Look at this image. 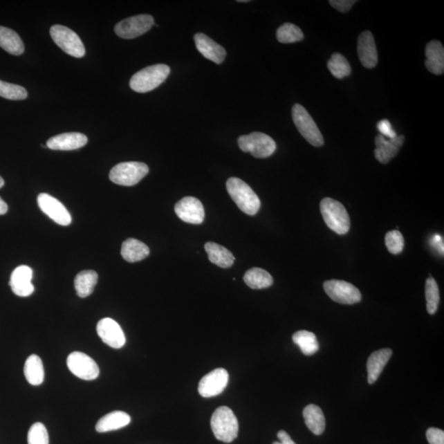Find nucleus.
I'll return each mask as SVG.
<instances>
[{
	"instance_id": "nucleus-27",
	"label": "nucleus",
	"mask_w": 444,
	"mask_h": 444,
	"mask_svg": "<svg viewBox=\"0 0 444 444\" xmlns=\"http://www.w3.org/2000/svg\"><path fill=\"white\" fill-rule=\"evenodd\" d=\"M304 421L308 429L316 435L324 432L326 427L325 417L323 411L316 405H308L303 411Z\"/></svg>"
},
{
	"instance_id": "nucleus-38",
	"label": "nucleus",
	"mask_w": 444,
	"mask_h": 444,
	"mask_svg": "<svg viewBox=\"0 0 444 444\" xmlns=\"http://www.w3.org/2000/svg\"><path fill=\"white\" fill-rule=\"evenodd\" d=\"M426 438L429 444H444V432L441 429L429 428L426 432Z\"/></svg>"
},
{
	"instance_id": "nucleus-12",
	"label": "nucleus",
	"mask_w": 444,
	"mask_h": 444,
	"mask_svg": "<svg viewBox=\"0 0 444 444\" xmlns=\"http://www.w3.org/2000/svg\"><path fill=\"white\" fill-rule=\"evenodd\" d=\"M228 382V372L225 369H216L200 380L198 393L203 398L215 397L225 390Z\"/></svg>"
},
{
	"instance_id": "nucleus-4",
	"label": "nucleus",
	"mask_w": 444,
	"mask_h": 444,
	"mask_svg": "<svg viewBox=\"0 0 444 444\" xmlns=\"http://www.w3.org/2000/svg\"><path fill=\"white\" fill-rule=\"evenodd\" d=\"M322 216L329 228L338 234L349 232L351 221L346 209L340 202L325 198L320 203Z\"/></svg>"
},
{
	"instance_id": "nucleus-7",
	"label": "nucleus",
	"mask_w": 444,
	"mask_h": 444,
	"mask_svg": "<svg viewBox=\"0 0 444 444\" xmlns=\"http://www.w3.org/2000/svg\"><path fill=\"white\" fill-rule=\"evenodd\" d=\"M149 168L142 163L129 162L116 165L111 169L110 180L116 185L133 186L145 178Z\"/></svg>"
},
{
	"instance_id": "nucleus-16",
	"label": "nucleus",
	"mask_w": 444,
	"mask_h": 444,
	"mask_svg": "<svg viewBox=\"0 0 444 444\" xmlns=\"http://www.w3.org/2000/svg\"><path fill=\"white\" fill-rule=\"evenodd\" d=\"M33 269L26 265L15 268L12 272L10 286L12 293L21 297H27L34 293L35 287L33 285Z\"/></svg>"
},
{
	"instance_id": "nucleus-10",
	"label": "nucleus",
	"mask_w": 444,
	"mask_h": 444,
	"mask_svg": "<svg viewBox=\"0 0 444 444\" xmlns=\"http://www.w3.org/2000/svg\"><path fill=\"white\" fill-rule=\"evenodd\" d=\"M326 295L335 302L342 304H354L361 300L360 291L349 282L331 280L324 284Z\"/></svg>"
},
{
	"instance_id": "nucleus-1",
	"label": "nucleus",
	"mask_w": 444,
	"mask_h": 444,
	"mask_svg": "<svg viewBox=\"0 0 444 444\" xmlns=\"http://www.w3.org/2000/svg\"><path fill=\"white\" fill-rule=\"evenodd\" d=\"M226 189L230 198L243 212L250 216L257 214L261 207L260 199L249 185L241 178L232 177L226 182Z\"/></svg>"
},
{
	"instance_id": "nucleus-34",
	"label": "nucleus",
	"mask_w": 444,
	"mask_h": 444,
	"mask_svg": "<svg viewBox=\"0 0 444 444\" xmlns=\"http://www.w3.org/2000/svg\"><path fill=\"white\" fill-rule=\"evenodd\" d=\"M425 297H426V308L429 315H434L436 313L441 300V295H439V289L436 281L432 277L428 278L426 280L425 284Z\"/></svg>"
},
{
	"instance_id": "nucleus-36",
	"label": "nucleus",
	"mask_w": 444,
	"mask_h": 444,
	"mask_svg": "<svg viewBox=\"0 0 444 444\" xmlns=\"http://www.w3.org/2000/svg\"><path fill=\"white\" fill-rule=\"evenodd\" d=\"M28 444H49V434L46 426L40 422L30 428L28 435Z\"/></svg>"
},
{
	"instance_id": "nucleus-24",
	"label": "nucleus",
	"mask_w": 444,
	"mask_h": 444,
	"mask_svg": "<svg viewBox=\"0 0 444 444\" xmlns=\"http://www.w3.org/2000/svg\"><path fill=\"white\" fill-rule=\"evenodd\" d=\"M131 421L127 413L124 411H113L103 416L95 425V430L98 433L110 432V431L120 429L125 427Z\"/></svg>"
},
{
	"instance_id": "nucleus-22",
	"label": "nucleus",
	"mask_w": 444,
	"mask_h": 444,
	"mask_svg": "<svg viewBox=\"0 0 444 444\" xmlns=\"http://www.w3.org/2000/svg\"><path fill=\"white\" fill-rule=\"evenodd\" d=\"M393 355V351L389 348L374 351L369 357L367 362L368 382L369 384L373 385L380 376V374Z\"/></svg>"
},
{
	"instance_id": "nucleus-3",
	"label": "nucleus",
	"mask_w": 444,
	"mask_h": 444,
	"mask_svg": "<svg viewBox=\"0 0 444 444\" xmlns=\"http://www.w3.org/2000/svg\"><path fill=\"white\" fill-rule=\"evenodd\" d=\"M211 427L214 436L220 441L232 443L238 436L237 418L228 407H220L213 413Z\"/></svg>"
},
{
	"instance_id": "nucleus-21",
	"label": "nucleus",
	"mask_w": 444,
	"mask_h": 444,
	"mask_svg": "<svg viewBox=\"0 0 444 444\" xmlns=\"http://www.w3.org/2000/svg\"><path fill=\"white\" fill-rule=\"evenodd\" d=\"M425 66L430 73L441 75L444 72V49L442 43L432 41L425 48Z\"/></svg>"
},
{
	"instance_id": "nucleus-13",
	"label": "nucleus",
	"mask_w": 444,
	"mask_h": 444,
	"mask_svg": "<svg viewBox=\"0 0 444 444\" xmlns=\"http://www.w3.org/2000/svg\"><path fill=\"white\" fill-rule=\"evenodd\" d=\"M37 203L41 210L56 223L64 226L71 224V213L58 199L50 194H40L38 195Z\"/></svg>"
},
{
	"instance_id": "nucleus-18",
	"label": "nucleus",
	"mask_w": 444,
	"mask_h": 444,
	"mask_svg": "<svg viewBox=\"0 0 444 444\" xmlns=\"http://www.w3.org/2000/svg\"><path fill=\"white\" fill-rule=\"evenodd\" d=\"M88 141V137L84 133H61L50 138L46 147L51 150L71 151L84 147Z\"/></svg>"
},
{
	"instance_id": "nucleus-35",
	"label": "nucleus",
	"mask_w": 444,
	"mask_h": 444,
	"mask_svg": "<svg viewBox=\"0 0 444 444\" xmlns=\"http://www.w3.org/2000/svg\"><path fill=\"white\" fill-rule=\"evenodd\" d=\"M0 97L20 101L28 98V91L23 86L0 80Z\"/></svg>"
},
{
	"instance_id": "nucleus-33",
	"label": "nucleus",
	"mask_w": 444,
	"mask_h": 444,
	"mask_svg": "<svg viewBox=\"0 0 444 444\" xmlns=\"http://www.w3.org/2000/svg\"><path fill=\"white\" fill-rule=\"evenodd\" d=\"M277 38L278 41L283 43V44H290V43L302 41L304 33L297 26L293 24H285L277 29Z\"/></svg>"
},
{
	"instance_id": "nucleus-40",
	"label": "nucleus",
	"mask_w": 444,
	"mask_h": 444,
	"mask_svg": "<svg viewBox=\"0 0 444 444\" xmlns=\"http://www.w3.org/2000/svg\"><path fill=\"white\" fill-rule=\"evenodd\" d=\"M355 3V1H354V0H331V1H329L331 6L341 12L350 11Z\"/></svg>"
},
{
	"instance_id": "nucleus-11",
	"label": "nucleus",
	"mask_w": 444,
	"mask_h": 444,
	"mask_svg": "<svg viewBox=\"0 0 444 444\" xmlns=\"http://www.w3.org/2000/svg\"><path fill=\"white\" fill-rule=\"evenodd\" d=\"M68 368L77 378L94 380L99 376L100 369L95 361L82 352H73L68 356Z\"/></svg>"
},
{
	"instance_id": "nucleus-9",
	"label": "nucleus",
	"mask_w": 444,
	"mask_h": 444,
	"mask_svg": "<svg viewBox=\"0 0 444 444\" xmlns=\"http://www.w3.org/2000/svg\"><path fill=\"white\" fill-rule=\"evenodd\" d=\"M154 19L151 15H142L129 17L115 26L117 36L124 39H133L142 36L154 26Z\"/></svg>"
},
{
	"instance_id": "nucleus-30",
	"label": "nucleus",
	"mask_w": 444,
	"mask_h": 444,
	"mask_svg": "<svg viewBox=\"0 0 444 444\" xmlns=\"http://www.w3.org/2000/svg\"><path fill=\"white\" fill-rule=\"evenodd\" d=\"M243 281L251 289L260 290L268 288L273 284V278L266 270L252 268L243 276Z\"/></svg>"
},
{
	"instance_id": "nucleus-23",
	"label": "nucleus",
	"mask_w": 444,
	"mask_h": 444,
	"mask_svg": "<svg viewBox=\"0 0 444 444\" xmlns=\"http://www.w3.org/2000/svg\"><path fill=\"white\" fill-rule=\"evenodd\" d=\"M150 254L149 248L136 239H126L121 247V255L129 263H136L147 258Z\"/></svg>"
},
{
	"instance_id": "nucleus-26",
	"label": "nucleus",
	"mask_w": 444,
	"mask_h": 444,
	"mask_svg": "<svg viewBox=\"0 0 444 444\" xmlns=\"http://www.w3.org/2000/svg\"><path fill=\"white\" fill-rule=\"evenodd\" d=\"M0 47L12 55H21L25 49L19 35L2 26H0Z\"/></svg>"
},
{
	"instance_id": "nucleus-20",
	"label": "nucleus",
	"mask_w": 444,
	"mask_h": 444,
	"mask_svg": "<svg viewBox=\"0 0 444 444\" xmlns=\"http://www.w3.org/2000/svg\"><path fill=\"white\" fill-rule=\"evenodd\" d=\"M359 59L363 66L367 68H373L378 64V53L376 41L371 33L364 32L360 35L358 38Z\"/></svg>"
},
{
	"instance_id": "nucleus-43",
	"label": "nucleus",
	"mask_w": 444,
	"mask_h": 444,
	"mask_svg": "<svg viewBox=\"0 0 444 444\" xmlns=\"http://www.w3.org/2000/svg\"><path fill=\"white\" fill-rule=\"evenodd\" d=\"M8 205L6 202L0 197V215L6 214L8 212Z\"/></svg>"
},
{
	"instance_id": "nucleus-37",
	"label": "nucleus",
	"mask_w": 444,
	"mask_h": 444,
	"mask_svg": "<svg viewBox=\"0 0 444 444\" xmlns=\"http://www.w3.org/2000/svg\"><path fill=\"white\" fill-rule=\"evenodd\" d=\"M385 243L387 250L391 254L399 255L404 248V238L402 233L398 230H391L387 232L385 237Z\"/></svg>"
},
{
	"instance_id": "nucleus-28",
	"label": "nucleus",
	"mask_w": 444,
	"mask_h": 444,
	"mask_svg": "<svg viewBox=\"0 0 444 444\" xmlns=\"http://www.w3.org/2000/svg\"><path fill=\"white\" fill-rule=\"evenodd\" d=\"M98 274L93 270H85L77 274L74 280L77 294L81 298H86L93 293L98 284Z\"/></svg>"
},
{
	"instance_id": "nucleus-15",
	"label": "nucleus",
	"mask_w": 444,
	"mask_h": 444,
	"mask_svg": "<svg viewBox=\"0 0 444 444\" xmlns=\"http://www.w3.org/2000/svg\"><path fill=\"white\" fill-rule=\"evenodd\" d=\"M98 336L104 343L115 349H120L125 345L126 338L124 331L116 321L104 317L98 324Z\"/></svg>"
},
{
	"instance_id": "nucleus-32",
	"label": "nucleus",
	"mask_w": 444,
	"mask_h": 444,
	"mask_svg": "<svg viewBox=\"0 0 444 444\" xmlns=\"http://www.w3.org/2000/svg\"><path fill=\"white\" fill-rule=\"evenodd\" d=\"M328 68L333 75L342 80L348 77L351 73V68L349 62L344 56L339 53H335L329 60Z\"/></svg>"
},
{
	"instance_id": "nucleus-14",
	"label": "nucleus",
	"mask_w": 444,
	"mask_h": 444,
	"mask_svg": "<svg viewBox=\"0 0 444 444\" xmlns=\"http://www.w3.org/2000/svg\"><path fill=\"white\" fill-rule=\"evenodd\" d=\"M175 212L178 219L189 224H202L205 217L203 203L194 197L182 198L176 204Z\"/></svg>"
},
{
	"instance_id": "nucleus-17",
	"label": "nucleus",
	"mask_w": 444,
	"mask_h": 444,
	"mask_svg": "<svg viewBox=\"0 0 444 444\" xmlns=\"http://www.w3.org/2000/svg\"><path fill=\"white\" fill-rule=\"evenodd\" d=\"M405 142L403 135H399L393 139H387L382 135H378L376 138V150L374 156L382 164H387L398 155L400 147H403Z\"/></svg>"
},
{
	"instance_id": "nucleus-41",
	"label": "nucleus",
	"mask_w": 444,
	"mask_h": 444,
	"mask_svg": "<svg viewBox=\"0 0 444 444\" xmlns=\"http://www.w3.org/2000/svg\"><path fill=\"white\" fill-rule=\"evenodd\" d=\"M430 245L436 249L439 254H443V237L436 234L430 239Z\"/></svg>"
},
{
	"instance_id": "nucleus-42",
	"label": "nucleus",
	"mask_w": 444,
	"mask_h": 444,
	"mask_svg": "<svg viewBox=\"0 0 444 444\" xmlns=\"http://www.w3.org/2000/svg\"><path fill=\"white\" fill-rule=\"evenodd\" d=\"M277 437L279 438L280 443L275 442L273 444H296L293 439L290 437V435L286 432L284 430H281L277 434Z\"/></svg>"
},
{
	"instance_id": "nucleus-29",
	"label": "nucleus",
	"mask_w": 444,
	"mask_h": 444,
	"mask_svg": "<svg viewBox=\"0 0 444 444\" xmlns=\"http://www.w3.org/2000/svg\"><path fill=\"white\" fill-rule=\"evenodd\" d=\"M24 374L30 385H41L44 381L45 371L42 360L37 355H30L24 365Z\"/></svg>"
},
{
	"instance_id": "nucleus-44",
	"label": "nucleus",
	"mask_w": 444,
	"mask_h": 444,
	"mask_svg": "<svg viewBox=\"0 0 444 444\" xmlns=\"http://www.w3.org/2000/svg\"><path fill=\"white\" fill-rule=\"evenodd\" d=\"M3 185H4L3 178L1 176H0V189H1Z\"/></svg>"
},
{
	"instance_id": "nucleus-5",
	"label": "nucleus",
	"mask_w": 444,
	"mask_h": 444,
	"mask_svg": "<svg viewBox=\"0 0 444 444\" xmlns=\"http://www.w3.org/2000/svg\"><path fill=\"white\" fill-rule=\"evenodd\" d=\"M293 119L296 128L300 134L311 145L320 147L324 145V139L320 130L317 128L315 120L308 114L306 108L299 104H294L293 108Z\"/></svg>"
},
{
	"instance_id": "nucleus-25",
	"label": "nucleus",
	"mask_w": 444,
	"mask_h": 444,
	"mask_svg": "<svg viewBox=\"0 0 444 444\" xmlns=\"http://www.w3.org/2000/svg\"><path fill=\"white\" fill-rule=\"evenodd\" d=\"M204 248H205L209 260L220 268H230L236 260L232 252L219 243L207 242Z\"/></svg>"
},
{
	"instance_id": "nucleus-2",
	"label": "nucleus",
	"mask_w": 444,
	"mask_h": 444,
	"mask_svg": "<svg viewBox=\"0 0 444 444\" xmlns=\"http://www.w3.org/2000/svg\"><path fill=\"white\" fill-rule=\"evenodd\" d=\"M171 68L167 64H155L135 73L130 80V88L139 93H145L158 88L167 80Z\"/></svg>"
},
{
	"instance_id": "nucleus-8",
	"label": "nucleus",
	"mask_w": 444,
	"mask_h": 444,
	"mask_svg": "<svg viewBox=\"0 0 444 444\" xmlns=\"http://www.w3.org/2000/svg\"><path fill=\"white\" fill-rule=\"evenodd\" d=\"M50 33L55 44L65 53L75 58L84 57L86 54L84 43L73 30L62 25H54Z\"/></svg>"
},
{
	"instance_id": "nucleus-39",
	"label": "nucleus",
	"mask_w": 444,
	"mask_h": 444,
	"mask_svg": "<svg viewBox=\"0 0 444 444\" xmlns=\"http://www.w3.org/2000/svg\"><path fill=\"white\" fill-rule=\"evenodd\" d=\"M377 128L378 131L381 133V135L385 138H389V139H393L398 136L397 133L391 127V123L387 120H382L378 122L377 124Z\"/></svg>"
},
{
	"instance_id": "nucleus-6",
	"label": "nucleus",
	"mask_w": 444,
	"mask_h": 444,
	"mask_svg": "<svg viewBox=\"0 0 444 444\" xmlns=\"http://www.w3.org/2000/svg\"><path fill=\"white\" fill-rule=\"evenodd\" d=\"M238 145L241 151L250 152L257 158H268L275 152L277 148L276 142L271 137L259 132L239 137Z\"/></svg>"
},
{
	"instance_id": "nucleus-31",
	"label": "nucleus",
	"mask_w": 444,
	"mask_h": 444,
	"mask_svg": "<svg viewBox=\"0 0 444 444\" xmlns=\"http://www.w3.org/2000/svg\"><path fill=\"white\" fill-rule=\"evenodd\" d=\"M293 342L299 346L300 350L306 355L315 354L320 349L319 342L315 334L308 331L302 330L293 335Z\"/></svg>"
},
{
	"instance_id": "nucleus-19",
	"label": "nucleus",
	"mask_w": 444,
	"mask_h": 444,
	"mask_svg": "<svg viewBox=\"0 0 444 444\" xmlns=\"http://www.w3.org/2000/svg\"><path fill=\"white\" fill-rule=\"evenodd\" d=\"M195 46L198 50L206 59L220 64L225 59L226 51L223 47L203 33H197L194 36Z\"/></svg>"
}]
</instances>
